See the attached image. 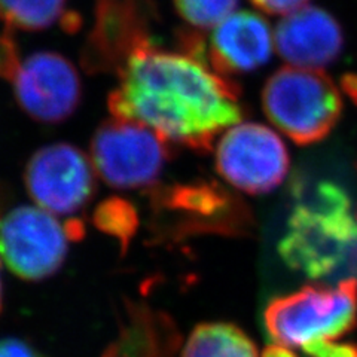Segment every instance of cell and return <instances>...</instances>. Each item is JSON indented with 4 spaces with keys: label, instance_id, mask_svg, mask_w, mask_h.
I'll return each instance as SVG.
<instances>
[{
    "label": "cell",
    "instance_id": "2e32d148",
    "mask_svg": "<svg viewBox=\"0 0 357 357\" xmlns=\"http://www.w3.org/2000/svg\"><path fill=\"white\" fill-rule=\"evenodd\" d=\"M67 0H0V20L6 27L43 30L67 15Z\"/></svg>",
    "mask_w": 357,
    "mask_h": 357
},
{
    "label": "cell",
    "instance_id": "30bf717a",
    "mask_svg": "<svg viewBox=\"0 0 357 357\" xmlns=\"http://www.w3.org/2000/svg\"><path fill=\"white\" fill-rule=\"evenodd\" d=\"M91 160L69 143H54L31 155L26 165L24 183L38 207L52 215H73L96 194Z\"/></svg>",
    "mask_w": 357,
    "mask_h": 357
},
{
    "label": "cell",
    "instance_id": "44dd1931",
    "mask_svg": "<svg viewBox=\"0 0 357 357\" xmlns=\"http://www.w3.org/2000/svg\"><path fill=\"white\" fill-rule=\"evenodd\" d=\"M261 10L271 15H289L304 8L308 0H250Z\"/></svg>",
    "mask_w": 357,
    "mask_h": 357
},
{
    "label": "cell",
    "instance_id": "8992f818",
    "mask_svg": "<svg viewBox=\"0 0 357 357\" xmlns=\"http://www.w3.org/2000/svg\"><path fill=\"white\" fill-rule=\"evenodd\" d=\"M160 14L155 0H96L94 24L81 51L89 75H118L131 55L153 42Z\"/></svg>",
    "mask_w": 357,
    "mask_h": 357
},
{
    "label": "cell",
    "instance_id": "9a60e30c",
    "mask_svg": "<svg viewBox=\"0 0 357 357\" xmlns=\"http://www.w3.org/2000/svg\"><path fill=\"white\" fill-rule=\"evenodd\" d=\"M182 357H258V349L236 325L201 323L189 335Z\"/></svg>",
    "mask_w": 357,
    "mask_h": 357
},
{
    "label": "cell",
    "instance_id": "cb8c5ba5",
    "mask_svg": "<svg viewBox=\"0 0 357 357\" xmlns=\"http://www.w3.org/2000/svg\"><path fill=\"white\" fill-rule=\"evenodd\" d=\"M262 357H296L294 351H290V349L283 347V345L273 344L270 347H266L262 353Z\"/></svg>",
    "mask_w": 357,
    "mask_h": 357
},
{
    "label": "cell",
    "instance_id": "7c38bea8",
    "mask_svg": "<svg viewBox=\"0 0 357 357\" xmlns=\"http://www.w3.org/2000/svg\"><path fill=\"white\" fill-rule=\"evenodd\" d=\"M271 52L273 33L268 21L243 10L231 14L215 27L208 43L204 40L201 60L229 77L259 69L270 60Z\"/></svg>",
    "mask_w": 357,
    "mask_h": 357
},
{
    "label": "cell",
    "instance_id": "277c9868",
    "mask_svg": "<svg viewBox=\"0 0 357 357\" xmlns=\"http://www.w3.org/2000/svg\"><path fill=\"white\" fill-rule=\"evenodd\" d=\"M264 323L270 338L287 349L337 341L357 325V280L308 284L274 298L264 311Z\"/></svg>",
    "mask_w": 357,
    "mask_h": 357
},
{
    "label": "cell",
    "instance_id": "4fadbf2b",
    "mask_svg": "<svg viewBox=\"0 0 357 357\" xmlns=\"http://www.w3.org/2000/svg\"><path fill=\"white\" fill-rule=\"evenodd\" d=\"M274 42L290 66L320 69L338 59L344 35L340 22L325 9L304 6L278 22Z\"/></svg>",
    "mask_w": 357,
    "mask_h": 357
},
{
    "label": "cell",
    "instance_id": "52a82bcc",
    "mask_svg": "<svg viewBox=\"0 0 357 357\" xmlns=\"http://www.w3.org/2000/svg\"><path fill=\"white\" fill-rule=\"evenodd\" d=\"M152 203L158 216L167 218L169 232L174 237L195 234L243 236L252 227L250 210L216 182L165 188L153 192Z\"/></svg>",
    "mask_w": 357,
    "mask_h": 357
},
{
    "label": "cell",
    "instance_id": "d4e9b609",
    "mask_svg": "<svg viewBox=\"0 0 357 357\" xmlns=\"http://www.w3.org/2000/svg\"><path fill=\"white\" fill-rule=\"evenodd\" d=\"M8 201H9L8 189L3 186V183H0V220H2V218H3L5 208L8 206Z\"/></svg>",
    "mask_w": 357,
    "mask_h": 357
},
{
    "label": "cell",
    "instance_id": "d6986e66",
    "mask_svg": "<svg viewBox=\"0 0 357 357\" xmlns=\"http://www.w3.org/2000/svg\"><path fill=\"white\" fill-rule=\"evenodd\" d=\"M18 45L9 31L0 33V77L13 81L20 69Z\"/></svg>",
    "mask_w": 357,
    "mask_h": 357
},
{
    "label": "cell",
    "instance_id": "ffe728a7",
    "mask_svg": "<svg viewBox=\"0 0 357 357\" xmlns=\"http://www.w3.org/2000/svg\"><path fill=\"white\" fill-rule=\"evenodd\" d=\"M310 357H357V345L342 344L329 340H319L303 349Z\"/></svg>",
    "mask_w": 357,
    "mask_h": 357
},
{
    "label": "cell",
    "instance_id": "5bb4252c",
    "mask_svg": "<svg viewBox=\"0 0 357 357\" xmlns=\"http://www.w3.org/2000/svg\"><path fill=\"white\" fill-rule=\"evenodd\" d=\"M178 349L181 332L167 312L131 303L116 340L102 357H177Z\"/></svg>",
    "mask_w": 357,
    "mask_h": 357
},
{
    "label": "cell",
    "instance_id": "484cf974",
    "mask_svg": "<svg viewBox=\"0 0 357 357\" xmlns=\"http://www.w3.org/2000/svg\"><path fill=\"white\" fill-rule=\"evenodd\" d=\"M0 310H2V278H0Z\"/></svg>",
    "mask_w": 357,
    "mask_h": 357
},
{
    "label": "cell",
    "instance_id": "5b68a950",
    "mask_svg": "<svg viewBox=\"0 0 357 357\" xmlns=\"http://www.w3.org/2000/svg\"><path fill=\"white\" fill-rule=\"evenodd\" d=\"M91 162L97 174L116 189H143L158 181L172 151L169 142L139 122L112 118L91 140Z\"/></svg>",
    "mask_w": 357,
    "mask_h": 357
},
{
    "label": "cell",
    "instance_id": "ac0fdd59",
    "mask_svg": "<svg viewBox=\"0 0 357 357\" xmlns=\"http://www.w3.org/2000/svg\"><path fill=\"white\" fill-rule=\"evenodd\" d=\"M181 15L188 24L198 30L213 29L228 18L236 9L238 0H173Z\"/></svg>",
    "mask_w": 357,
    "mask_h": 357
},
{
    "label": "cell",
    "instance_id": "603a6c76",
    "mask_svg": "<svg viewBox=\"0 0 357 357\" xmlns=\"http://www.w3.org/2000/svg\"><path fill=\"white\" fill-rule=\"evenodd\" d=\"M341 86L353 102L357 105V75L356 73H347L341 77Z\"/></svg>",
    "mask_w": 357,
    "mask_h": 357
},
{
    "label": "cell",
    "instance_id": "7402d4cb",
    "mask_svg": "<svg viewBox=\"0 0 357 357\" xmlns=\"http://www.w3.org/2000/svg\"><path fill=\"white\" fill-rule=\"evenodd\" d=\"M0 357H45V356L24 340L3 338L0 340Z\"/></svg>",
    "mask_w": 357,
    "mask_h": 357
},
{
    "label": "cell",
    "instance_id": "6da1fadb",
    "mask_svg": "<svg viewBox=\"0 0 357 357\" xmlns=\"http://www.w3.org/2000/svg\"><path fill=\"white\" fill-rule=\"evenodd\" d=\"M109 94L114 118L139 122L169 143L208 152L244 116L236 81L185 52L148 45L131 55Z\"/></svg>",
    "mask_w": 357,
    "mask_h": 357
},
{
    "label": "cell",
    "instance_id": "9c48e42d",
    "mask_svg": "<svg viewBox=\"0 0 357 357\" xmlns=\"http://www.w3.org/2000/svg\"><path fill=\"white\" fill-rule=\"evenodd\" d=\"M69 238L67 227L50 211L20 206L0 220V258L18 277L39 282L60 270Z\"/></svg>",
    "mask_w": 357,
    "mask_h": 357
},
{
    "label": "cell",
    "instance_id": "7a4b0ae2",
    "mask_svg": "<svg viewBox=\"0 0 357 357\" xmlns=\"http://www.w3.org/2000/svg\"><path fill=\"white\" fill-rule=\"evenodd\" d=\"M283 262L310 280H357V211L341 186L321 182L295 204L278 243Z\"/></svg>",
    "mask_w": 357,
    "mask_h": 357
},
{
    "label": "cell",
    "instance_id": "e0dca14e",
    "mask_svg": "<svg viewBox=\"0 0 357 357\" xmlns=\"http://www.w3.org/2000/svg\"><path fill=\"white\" fill-rule=\"evenodd\" d=\"M94 225L107 236L116 238L122 250H127L130 240L139 228V216L130 201L112 197L96 208Z\"/></svg>",
    "mask_w": 357,
    "mask_h": 357
},
{
    "label": "cell",
    "instance_id": "8fae6325",
    "mask_svg": "<svg viewBox=\"0 0 357 357\" xmlns=\"http://www.w3.org/2000/svg\"><path fill=\"white\" fill-rule=\"evenodd\" d=\"M13 84L20 107L45 124L70 118L82 98L76 67L64 55L51 51L36 52L21 63Z\"/></svg>",
    "mask_w": 357,
    "mask_h": 357
},
{
    "label": "cell",
    "instance_id": "ba28073f",
    "mask_svg": "<svg viewBox=\"0 0 357 357\" xmlns=\"http://www.w3.org/2000/svg\"><path fill=\"white\" fill-rule=\"evenodd\" d=\"M216 170L241 192L268 194L284 181L289 153L271 128L243 122L222 134L216 148Z\"/></svg>",
    "mask_w": 357,
    "mask_h": 357
},
{
    "label": "cell",
    "instance_id": "3957f363",
    "mask_svg": "<svg viewBox=\"0 0 357 357\" xmlns=\"http://www.w3.org/2000/svg\"><path fill=\"white\" fill-rule=\"evenodd\" d=\"M262 107L271 124L298 144L326 139L342 114L338 86L319 69L286 66L268 77Z\"/></svg>",
    "mask_w": 357,
    "mask_h": 357
}]
</instances>
